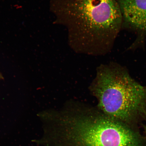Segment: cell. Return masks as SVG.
Returning a JSON list of instances; mask_svg holds the SVG:
<instances>
[{"instance_id":"cell-5","label":"cell","mask_w":146,"mask_h":146,"mask_svg":"<svg viewBox=\"0 0 146 146\" xmlns=\"http://www.w3.org/2000/svg\"><path fill=\"white\" fill-rule=\"evenodd\" d=\"M145 132L146 133V125L145 126Z\"/></svg>"},{"instance_id":"cell-3","label":"cell","mask_w":146,"mask_h":146,"mask_svg":"<svg viewBox=\"0 0 146 146\" xmlns=\"http://www.w3.org/2000/svg\"><path fill=\"white\" fill-rule=\"evenodd\" d=\"M123 19L138 32L146 33V0H116Z\"/></svg>"},{"instance_id":"cell-2","label":"cell","mask_w":146,"mask_h":146,"mask_svg":"<svg viewBox=\"0 0 146 146\" xmlns=\"http://www.w3.org/2000/svg\"><path fill=\"white\" fill-rule=\"evenodd\" d=\"M90 90L106 115L128 125L146 117L145 87L116 64L100 65Z\"/></svg>"},{"instance_id":"cell-4","label":"cell","mask_w":146,"mask_h":146,"mask_svg":"<svg viewBox=\"0 0 146 146\" xmlns=\"http://www.w3.org/2000/svg\"><path fill=\"white\" fill-rule=\"evenodd\" d=\"M3 78V77L2 75L1 74V73H0V79H2Z\"/></svg>"},{"instance_id":"cell-6","label":"cell","mask_w":146,"mask_h":146,"mask_svg":"<svg viewBox=\"0 0 146 146\" xmlns=\"http://www.w3.org/2000/svg\"><path fill=\"white\" fill-rule=\"evenodd\" d=\"M145 91H146V87H145Z\"/></svg>"},{"instance_id":"cell-1","label":"cell","mask_w":146,"mask_h":146,"mask_svg":"<svg viewBox=\"0 0 146 146\" xmlns=\"http://www.w3.org/2000/svg\"><path fill=\"white\" fill-rule=\"evenodd\" d=\"M54 25L65 27L76 52L99 55L108 52L123 17L116 0H50Z\"/></svg>"}]
</instances>
